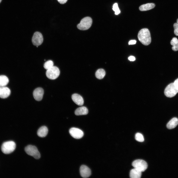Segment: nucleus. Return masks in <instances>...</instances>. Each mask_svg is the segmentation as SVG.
I'll list each match as a JSON object with an SVG mask.
<instances>
[{
    "mask_svg": "<svg viewBox=\"0 0 178 178\" xmlns=\"http://www.w3.org/2000/svg\"><path fill=\"white\" fill-rule=\"evenodd\" d=\"M92 23L91 18L89 17H86L82 19L80 23L77 25V27L80 30H86L90 28Z\"/></svg>",
    "mask_w": 178,
    "mask_h": 178,
    "instance_id": "nucleus-3",
    "label": "nucleus"
},
{
    "mask_svg": "<svg viewBox=\"0 0 178 178\" xmlns=\"http://www.w3.org/2000/svg\"><path fill=\"white\" fill-rule=\"evenodd\" d=\"M80 173L81 176L84 178L89 177L91 175L90 169L86 165H82L80 168Z\"/></svg>",
    "mask_w": 178,
    "mask_h": 178,
    "instance_id": "nucleus-11",
    "label": "nucleus"
},
{
    "mask_svg": "<svg viewBox=\"0 0 178 178\" xmlns=\"http://www.w3.org/2000/svg\"><path fill=\"white\" fill-rule=\"evenodd\" d=\"M128 59L130 61H133L135 60V57L133 56H131L129 57Z\"/></svg>",
    "mask_w": 178,
    "mask_h": 178,
    "instance_id": "nucleus-28",
    "label": "nucleus"
},
{
    "mask_svg": "<svg viewBox=\"0 0 178 178\" xmlns=\"http://www.w3.org/2000/svg\"><path fill=\"white\" fill-rule=\"evenodd\" d=\"M112 9L115 12V14L116 15L118 14L120 12V11L118 6L117 3H115L113 4Z\"/></svg>",
    "mask_w": 178,
    "mask_h": 178,
    "instance_id": "nucleus-24",
    "label": "nucleus"
},
{
    "mask_svg": "<svg viewBox=\"0 0 178 178\" xmlns=\"http://www.w3.org/2000/svg\"><path fill=\"white\" fill-rule=\"evenodd\" d=\"M60 71L59 68L55 66H53L47 70L46 74L49 79L54 80L56 79L59 76Z\"/></svg>",
    "mask_w": 178,
    "mask_h": 178,
    "instance_id": "nucleus-5",
    "label": "nucleus"
},
{
    "mask_svg": "<svg viewBox=\"0 0 178 178\" xmlns=\"http://www.w3.org/2000/svg\"><path fill=\"white\" fill-rule=\"evenodd\" d=\"M16 147L15 143L13 141H9L3 143L1 150L2 152L5 154H8L13 152Z\"/></svg>",
    "mask_w": 178,
    "mask_h": 178,
    "instance_id": "nucleus-2",
    "label": "nucleus"
},
{
    "mask_svg": "<svg viewBox=\"0 0 178 178\" xmlns=\"http://www.w3.org/2000/svg\"><path fill=\"white\" fill-rule=\"evenodd\" d=\"M142 172L134 168L131 170L130 174V177L131 178H140L141 177Z\"/></svg>",
    "mask_w": 178,
    "mask_h": 178,
    "instance_id": "nucleus-16",
    "label": "nucleus"
},
{
    "mask_svg": "<svg viewBox=\"0 0 178 178\" xmlns=\"http://www.w3.org/2000/svg\"><path fill=\"white\" fill-rule=\"evenodd\" d=\"M174 28V33L177 36H178V23H175L173 25Z\"/></svg>",
    "mask_w": 178,
    "mask_h": 178,
    "instance_id": "nucleus-25",
    "label": "nucleus"
},
{
    "mask_svg": "<svg viewBox=\"0 0 178 178\" xmlns=\"http://www.w3.org/2000/svg\"><path fill=\"white\" fill-rule=\"evenodd\" d=\"M10 89L5 86L0 87V98H5L9 96L10 94Z\"/></svg>",
    "mask_w": 178,
    "mask_h": 178,
    "instance_id": "nucleus-12",
    "label": "nucleus"
},
{
    "mask_svg": "<svg viewBox=\"0 0 178 178\" xmlns=\"http://www.w3.org/2000/svg\"><path fill=\"white\" fill-rule=\"evenodd\" d=\"M53 62L51 60H48L44 63V67L46 70L53 66Z\"/></svg>",
    "mask_w": 178,
    "mask_h": 178,
    "instance_id": "nucleus-22",
    "label": "nucleus"
},
{
    "mask_svg": "<svg viewBox=\"0 0 178 178\" xmlns=\"http://www.w3.org/2000/svg\"><path fill=\"white\" fill-rule=\"evenodd\" d=\"M44 94V91L43 89L41 88H38L34 90L33 95L36 100L40 101L42 100Z\"/></svg>",
    "mask_w": 178,
    "mask_h": 178,
    "instance_id": "nucleus-10",
    "label": "nucleus"
},
{
    "mask_svg": "<svg viewBox=\"0 0 178 178\" xmlns=\"http://www.w3.org/2000/svg\"><path fill=\"white\" fill-rule=\"evenodd\" d=\"M137 36L139 41L145 45H148L151 43L150 34L147 28H144L141 29L138 32Z\"/></svg>",
    "mask_w": 178,
    "mask_h": 178,
    "instance_id": "nucleus-1",
    "label": "nucleus"
},
{
    "mask_svg": "<svg viewBox=\"0 0 178 178\" xmlns=\"http://www.w3.org/2000/svg\"><path fill=\"white\" fill-rule=\"evenodd\" d=\"M73 101L76 104L81 106L84 104V100L82 97L80 95L77 94H74L72 96Z\"/></svg>",
    "mask_w": 178,
    "mask_h": 178,
    "instance_id": "nucleus-13",
    "label": "nucleus"
},
{
    "mask_svg": "<svg viewBox=\"0 0 178 178\" xmlns=\"http://www.w3.org/2000/svg\"><path fill=\"white\" fill-rule=\"evenodd\" d=\"M105 74V72L104 69H99L96 71L95 73V76L97 78L101 79L104 77Z\"/></svg>",
    "mask_w": 178,
    "mask_h": 178,
    "instance_id": "nucleus-20",
    "label": "nucleus"
},
{
    "mask_svg": "<svg viewBox=\"0 0 178 178\" xmlns=\"http://www.w3.org/2000/svg\"><path fill=\"white\" fill-rule=\"evenodd\" d=\"M88 110L85 107H81L77 109L75 111V113L77 115H85L88 113Z\"/></svg>",
    "mask_w": 178,
    "mask_h": 178,
    "instance_id": "nucleus-17",
    "label": "nucleus"
},
{
    "mask_svg": "<svg viewBox=\"0 0 178 178\" xmlns=\"http://www.w3.org/2000/svg\"><path fill=\"white\" fill-rule=\"evenodd\" d=\"M135 138L136 140L139 142H143L144 140V139L142 134L140 133H136L135 135Z\"/></svg>",
    "mask_w": 178,
    "mask_h": 178,
    "instance_id": "nucleus-23",
    "label": "nucleus"
},
{
    "mask_svg": "<svg viewBox=\"0 0 178 178\" xmlns=\"http://www.w3.org/2000/svg\"><path fill=\"white\" fill-rule=\"evenodd\" d=\"M132 165L134 168L142 172L145 171L148 167L147 162L142 159H137L134 161L132 163Z\"/></svg>",
    "mask_w": 178,
    "mask_h": 178,
    "instance_id": "nucleus-7",
    "label": "nucleus"
},
{
    "mask_svg": "<svg viewBox=\"0 0 178 178\" xmlns=\"http://www.w3.org/2000/svg\"><path fill=\"white\" fill-rule=\"evenodd\" d=\"M48 129L45 126H44L41 127L38 130L37 134L38 135L41 137H44L46 136L48 133Z\"/></svg>",
    "mask_w": 178,
    "mask_h": 178,
    "instance_id": "nucleus-15",
    "label": "nucleus"
},
{
    "mask_svg": "<svg viewBox=\"0 0 178 178\" xmlns=\"http://www.w3.org/2000/svg\"><path fill=\"white\" fill-rule=\"evenodd\" d=\"M26 153L28 155L32 156L36 159L40 158V154L37 148L35 146L29 145L26 146L25 148Z\"/></svg>",
    "mask_w": 178,
    "mask_h": 178,
    "instance_id": "nucleus-4",
    "label": "nucleus"
},
{
    "mask_svg": "<svg viewBox=\"0 0 178 178\" xmlns=\"http://www.w3.org/2000/svg\"><path fill=\"white\" fill-rule=\"evenodd\" d=\"M136 43V41L135 40L130 41L129 42V45L134 44H135Z\"/></svg>",
    "mask_w": 178,
    "mask_h": 178,
    "instance_id": "nucleus-27",
    "label": "nucleus"
},
{
    "mask_svg": "<svg viewBox=\"0 0 178 178\" xmlns=\"http://www.w3.org/2000/svg\"><path fill=\"white\" fill-rule=\"evenodd\" d=\"M1 0H0V3L1 2Z\"/></svg>",
    "mask_w": 178,
    "mask_h": 178,
    "instance_id": "nucleus-31",
    "label": "nucleus"
},
{
    "mask_svg": "<svg viewBox=\"0 0 178 178\" xmlns=\"http://www.w3.org/2000/svg\"><path fill=\"white\" fill-rule=\"evenodd\" d=\"M178 92V90L175 86L174 83H171L168 85L164 91L165 95L170 98L175 96Z\"/></svg>",
    "mask_w": 178,
    "mask_h": 178,
    "instance_id": "nucleus-6",
    "label": "nucleus"
},
{
    "mask_svg": "<svg viewBox=\"0 0 178 178\" xmlns=\"http://www.w3.org/2000/svg\"><path fill=\"white\" fill-rule=\"evenodd\" d=\"M67 0H57L58 1L60 4H64L65 3Z\"/></svg>",
    "mask_w": 178,
    "mask_h": 178,
    "instance_id": "nucleus-29",
    "label": "nucleus"
},
{
    "mask_svg": "<svg viewBox=\"0 0 178 178\" xmlns=\"http://www.w3.org/2000/svg\"><path fill=\"white\" fill-rule=\"evenodd\" d=\"M177 23H178V19H177Z\"/></svg>",
    "mask_w": 178,
    "mask_h": 178,
    "instance_id": "nucleus-30",
    "label": "nucleus"
},
{
    "mask_svg": "<svg viewBox=\"0 0 178 178\" xmlns=\"http://www.w3.org/2000/svg\"><path fill=\"white\" fill-rule=\"evenodd\" d=\"M43 38L42 34L39 32H36L34 34L32 41L35 45L37 46L41 45L43 42Z\"/></svg>",
    "mask_w": 178,
    "mask_h": 178,
    "instance_id": "nucleus-8",
    "label": "nucleus"
},
{
    "mask_svg": "<svg viewBox=\"0 0 178 178\" xmlns=\"http://www.w3.org/2000/svg\"><path fill=\"white\" fill-rule=\"evenodd\" d=\"M170 43L173 46L172 49L173 51L178 50V40L176 38H173L171 40Z\"/></svg>",
    "mask_w": 178,
    "mask_h": 178,
    "instance_id": "nucleus-21",
    "label": "nucleus"
},
{
    "mask_svg": "<svg viewBox=\"0 0 178 178\" xmlns=\"http://www.w3.org/2000/svg\"><path fill=\"white\" fill-rule=\"evenodd\" d=\"M155 5L154 3H148L141 5L139 7V9L141 11H146L153 8Z\"/></svg>",
    "mask_w": 178,
    "mask_h": 178,
    "instance_id": "nucleus-18",
    "label": "nucleus"
},
{
    "mask_svg": "<svg viewBox=\"0 0 178 178\" xmlns=\"http://www.w3.org/2000/svg\"><path fill=\"white\" fill-rule=\"evenodd\" d=\"M174 84L176 88L178 90V78L174 81Z\"/></svg>",
    "mask_w": 178,
    "mask_h": 178,
    "instance_id": "nucleus-26",
    "label": "nucleus"
},
{
    "mask_svg": "<svg viewBox=\"0 0 178 178\" xmlns=\"http://www.w3.org/2000/svg\"><path fill=\"white\" fill-rule=\"evenodd\" d=\"M178 124V119L176 117H174L168 122L166 126L168 129H171L175 128Z\"/></svg>",
    "mask_w": 178,
    "mask_h": 178,
    "instance_id": "nucleus-14",
    "label": "nucleus"
},
{
    "mask_svg": "<svg viewBox=\"0 0 178 178\" xmlns=\"http://www.w3.org/2000/svg\"><path fill=\"white\" fill-rule=\"evenodd\" d=\"M9 81L8 79L6 76L0 75V87L5 86L8 84Z\"/></svg>",
    "mask_w": 178,
    "mask_h": 178,
    "instance_id": "nucleus-19",
    "label": "nucleus"
},
{
    "mask_svg": "<svg viewBox=\"0 0 178 178\" xmlns=\"http://www.w3.org/2000/svg\"><path fill=\"white\" fill-rule=\"evenodd\" d=\"M69 132L70 135L76 139H80L84 135V133L83 131L77 128H71L70 129Z\"/></svg>",
    "mask_w": 178,
    "mask_h": 178,
    "instance_id": "nucleus-9",
    "label": "nucleus"
}]
</instances>
